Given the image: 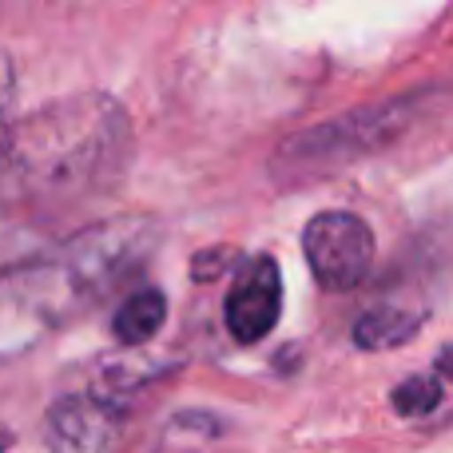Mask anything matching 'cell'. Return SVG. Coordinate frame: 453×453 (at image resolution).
<instances>
[{
    "instance_id": "obj_1",
    "label": "cell",
    "mask_w": 453,
    "mask_h": 453,
    "mask_svg": "<svg viewBox=\"0 0 453 453\" xmlns=\"http://www.w3.org/2000/svg\"><path fill=\"white\" fill-rule=\"evenodd\" d=\"M132 164V119L104 92L68 96L16 119L0 151V207L64 215L108 196Z\"/></svg>"
},
{
    "instance_id": "obj_2",
    "label": "cell",
    "mask_w": 453,
    "mask_h": 453,
    "mask_svg": "<svg viewBox=\"0 0 453 453\" xmlns=\"http://www.w3.org/2000/svg\"><path fill=\"white\" fill-rule=\"evenodd\" d=\"M159 242L151 219H108L84 226L48 255L0 271V362L28 354L36 342L88 314L132 271L148 263Z\"/></svg>"
},
{
    "instance_id": "obj_3",
    "label": "cell",
    "mask_w": 453,
    "mask_h": 453,
    "mask_svg": "<svg viewBox=\"0 0 453 453\" xmlns=\"http://www.w3.org/2000/svg\"><path fill=\"white\" fill-rule=\"evenodd\" d=\"M430 104H434V92H410L402 100H382L362 111H346V116L319 124L282 143L279 156H274V172L287 183L330 175L338 167L354 164L358 156L382 151L394 140H402L418 119H426Z\"/></svg>"
},
{
    "instance_id": "obj_4",
    "label": "cell",
    "mask_w": 453,
    "mask_h": 453,
    "mask_svg": "<svg viewBox=\"0 0 453 453\" xmlns=\"http://www.w3.org/2000/svg\"><path fill=\"white\" fill-rule=\"evenodd\" d=\"M303 255L322 290L346 295L370 274L378 242L370 223L354 211H319L303 226Z\"/></svg>"
},
{
    "instance_id": "obj_5",
    "label": "cell",
    "mask_w": 453,
    "mask_h": 453,
    "mask_svg": "<svg viewBox=\"0 0 453 453\" xmlns=\"http://www.w3.org/2000/svg\"><path fill=\"white\" fill-rule=\"evenodd\" d=\"M132 410H119L96 394H64L44 414V441L52 453H124Z\"/></svg>"
},
{
    "instance_id": "obj_6",
    "label": "cell",
    "mask_w": 453,
    "mask_h": 453,
    "mask_svg": "<svg viewBox=\"0 0 453 453\" xmlns=\"http://www.w3.org/2000/svg\"><path fill=\"white\" fill-rule=\"evenodd\" d=\"M282 314V271L274 255H250L234 266L223 295V322L239 346H255L279 326Z\"/></svg>"
},
{
    "instance_id": "obj_7",
    "label": "cell",
    "mask_w": 453,
    "mask_h": 453,
    "mask_svg": "<svg viewBox=\"0 0 453 453\" xmlns=\"http://www.w3.org/2000/svg\"><path fill=\"white\" fill-rule=\"evenodd\" d=\"M426 326V306H402V303H374L358 314L350 338L358 350H394L410 342Z\"/></svg>"
},
{
    "instance_id": "obj_8",
    "label": "cell",
    "mask_w": 453,
    "mask_h": 453,
    "mask_svg": "<svg viewBox=\"0 0 453 453\" xmlns=\"http://www.w3.org/2000/svg\"><path fill=\"white\" fill-rule=\"evenodd\" d=\"M164 322H167V298H164V290L143 287V290H132V295L119 303L116 319H111V334H116L119 346H127V350H140V346H148L151 338L164 330Z\"/></svg>"
},
{
    "instance_id": "obj_9",
    "label": "cell",
    "mask_w": 453,
    "mask_h": 453,
    "mask_svg": "<svg viewBox=\"0 0 453 453\" xmlns=\"http://www.w3.org/2000/svg\"><path fill=\"white\" fill-rule=\"evenodd\" d=\"M446 362H449V354L441 350L438 362H434V374H410L406 382L390 394L394 410H398L402 418H430L434 410L446 402V382H449Z\"/></svg>"
},
{
    "instance_id": "obj_10",
    "label": "cell",
    "mask_w": 453,
    "mask_h": 453,
    "mask_svg": "<svg viewBox=\"0 0 453 453\" xmlns=\"http://www.w3.org/2000/svg\"><path fill=\"white\" fill-rule=\"evenodd\" d=\"M12 108H16V68L8 60V52H0V151H4V140L16 124Z\"/></svg>"
},
{
    "instance_id": "obj_11",
    "label": "cell",
    "mask_w": 453,
    "mask_h": 453,
    "mask_svg": "<svg viewBox=\"0 0 453 453\" xmlns=\"http://www.w3.org/2000/svg\"><path fill=\"white\" fill-rule=\"evenodd\" d=\"M8 446H12V430H8V426H0V453H8Z\"/></svg>"
}]
</instances>
